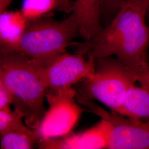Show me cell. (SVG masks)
Listing matches in <instances>:
<instances>
[{"label":"cell","mask_w":149,"mask_h":149,"mask_svg":"<svg viewBox=\"0 0 149 149\" xmlns=\"http://www.w3.org/2000/svg\"><path fill=\"white\" fill-rule=\"evenodd\" d=\"M76 52L95 61L116 55L134 71L149 66V26L146 11L127 1L115 17L96 37L83 43H72Z\"/></svg>","instance_id":"cell-1"},{"label":"cell","mask_w":149,"mask_h":149,"mask_svg":"<svg viewBox=\"0 0 149 149\" xmlns=\"http://www.w3.org/2000/svg\"><path fill=\"white\" fill-rule=\"evenodd\" d=\"M40 69L41 66L20 53H1L0 81L13 94V105L24 114L26 124L33 130L38 127L46 112L47 88Z\"/></svg>","instance_id":"cell-2"},{"label":"cell","mask_w":149,"mask_h":149,"mask_svg":"<svg viewBox=\"0 0 149 149\" xmlns=\"http://www.w3.org/2000/svg\"><path fill=\"white\" fill-rule=\"evenodd\" d=\"M78 36L80 26L74 13L62 21L44 17L28 21L19 40L9 52L22 54L45 68L66 53Z\"/></svg>","instance_id":"cell-3"},{"label":"cell","mask_w":149,"mask_h":149,"mask_svg":"<svg viewBox=\"0 0 149 149\" xmlns=\"http://www.w3.org/2000/svg\"><path fill=\"white\" fill-rule=\"evenodd\" d=\"M136 82L134 70L123 65L117 59L107 56L96 60L93 76L83 81L80 90L76 92L100 102L113 112L122 115L128 91Z\"/></svg>","instance_id":"cell-4"},{"label":"cell","mask_w":149,"mask_h":149,"mask_svg":"<svg viewBox=\"0 0 149 149\" xmlns=\"http://www.w3.org/2000/svg\"><path fill=\"white\" fill-rule=\"evenodd\" d=\"M72 87L57 92L47 91L49 108L35 130L39 141L69 135L82 113L87 111L77 103Z\"/></svg>","instance_id":"cell-5"},{"label":"cell","mask_w":149,"mask_h":149,"mask_svg":"<svg viewBox=\"0 0 149 149\" xmlns=\"http://www.w3.org/2000/svg\"><path fill=\"white\" fill-rule=\"evenodd\" d=\"M77 101L88 112L106 120L112 125L109 149H149V120L127 117L108 112L92 100L79 97Z\"/></svg>","instance_id":"cell-6"},{"label":"cell","mask_w":149,"mask_h":149,"mask_svg":"<svg viewBox=\"0 0 149 149\" xmlns=\"http://www.w3.org/2000/svg\"><path fill=\"white\" fill-rule=\"evenodd\" d=\"M95 63L78 52L61 54L47 66L41 67V75L47 91L64 90L90 79L95 74Z\"/></svg>","instance_id":"cell-7"},{"label":"cell","mask_w":149,"mask_h":149,"mask_svg":"<svg viewBox=\"0 0 149 149\" xmlns=\"http://www.w3.org/2000/svg\"><path fill=\"white\" fill-rule=\"evenodd\" d=\"M112 133L111 123L104 119L80 133L59 138L39 141V148L45 149H108Z\"/></svg>","instance_id":"cell-8"},{"label":"cell","mask_w":149,"mask_h":149,"mask_svg":"<svg viewBox=\"0 0 149 149\" xmlns=\"http://www.w3.org/2000/svg\"><path fill=\"white\" fill-rule=\"evenodd\" d=\"M73 13L80 26V37L89 41L101 32L99 0H75Z\"/></svg>","instance_id":"cell-9"},{"label":"cell","mask_w":149,"mask_h":149,"mask_svg":"<svg viewBox=\"0 0 149 149\" xmlns=\"http://www.w3.org/2000/svg\"><path fill=\"white\" fill-rule=\"evenodd\" d=\"M28 21L21 11L0 12L1 53L9 52L15 46Z\"/></svg>","instance_id":"cell-10"},{"label":"cell","mask_w":149,"mask_h":149,"mask_svg":"<svg viewBox=\"0 0 149 149\" xmlns=\"http://www.w3.org/2000/svg\"><path fill=\"white\" fill-rule=\"evenodd\" d=\"M74 5L71 0H23L20 11L29 21L51 16L55 11L71 13Z\"/></svg>","instance_id":"cell-11"},{"label":"cell","mask_w":149,"mask_h":149,"mask_svg":"<svg viewBox=\"0 0 149 149\" xmlns=\"http://www.w3.org/2000/svg\"><path fill=\"white\" fill-rule=\"evenodd\" d=\"M122 115L140 120H149V90L143 86H133L125 97Z\"/></svg>","instance_id":"cell-12"},{"label":"cell","mask_w":149,"mask_h":149,"mask_svg":"<svg viewBox=\"0 0 149 149\" xmlns=\"http://www.w3.org/2000/svg\"><path fill=\"white\" fill-rule=\"evenodd\" d=\"M39 141L34 130L14 132L1 136V149H30Z\"/></svg>","instance_id":"cell-13"},{"label":"cell","mask_w":149,"mask_h":149,"mask_svg":"<svg viewBox=\"0 0 149 149\" xmlns=\"http://www.w3.org/2000/svg\"><path fill=\"white\" fill-rule=\"evenodd\" d=\"M25 115L20 110H0V135L14 132H27L31 130L24 121Z\"/></svg>","instance_id":"cell-14"},{"label":"cell","mask_w":149,"mask_h":149,"mask_svg":"<svg viewBox=\"0 0 149 149\" xmlns=\"http://www.w3.org/2000/svg\"><path fill=\"white\" fill-rule=\"evenodd\" d=\"M127 0H99L100 18L107 26L115 17Z\"/></svg>","instance_id":"cell-15"},{"label":"cell","mask_w":149,"mask_h":149,"mask_svg":"<svg viewBox=\"0 0 149 149\" xmlns=\"http://www.w3.org/2000/svg\"><path fill=\"white\" fill-rule=\"evenodd\" d=\"M15 101V97L5 84L0 81V110L8 109Z\"/></svg>","instance_id":"cell-16"},{"label":"cell","mask_w":149,"mask_h":149,"mask_svg":"<svg viewBox=\"0 0 149 149\" xmlns=\"http://www.w3.org/2000/svg\"><path fill=\"white\" fill-rule=\"evenodd\" d=\"M134 71L137 82L140 85L143 86L149 90V65L143 69Z\"/></svg>","instance_id":"cell-17"},{"label":"cell","mask_w":149,"mask_h":149,"mask_svg":"<svg viewBox=\"0 0 149 149\" xmlns=\"http://www.w3.org/2000/svg\"><path fill=\"white\" fill-rule=\"evenodd\" d=\"M128 2L137 6L146 11L149 8V0H127Z\"/></svg>","instance_id":"cell-18"},{"label":"cell","mask_w":149,"mask_h":149,"mask_svg":"<svg viewBox=\"0 0 149 149\" xmlns=\"http://www.w3.org/2000/svg\"><path fill=\"white\" fill-rule=\"evenodd\" d=\"M13 0H0V12L7 10Z\"/></svg>","instance_id":"cell-19"},{"label":"cell","mask_w":149,"mask_h":149,"mask_svg":"<svg viewBox=\"0 0 149 149\" xmlns=\"http://www.w3.org/2000/svg\"><path fill=\"white\" fill-rule=\"evenodd\" d=\"M146 17H148L149 18V8H148V11H147V12H146Z\"/></svg>","instance_id":"cell-20"}]
</instances>
